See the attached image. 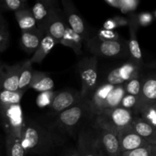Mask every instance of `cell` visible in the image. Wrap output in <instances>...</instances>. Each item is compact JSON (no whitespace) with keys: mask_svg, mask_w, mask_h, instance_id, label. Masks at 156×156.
Returning a JSON list of instances; mask_svg holds the SVG:
<instances>
[{"mask_svg":"<svg viewBox=\"0 0 156 156\" xmlns=\"http://www.w3.org/2000/svg\"><path fill=\"white\" fill-rule=\"evenodd\" d=\"M59 140L51 129H47L30 119L24 118L20 140L27 154L48 153L59 143Z\"/></svg>","mask_w":156,"mask_h":156,"instance_id":"1","label":"cell"},{"mask_svg":"<svg viewBox=\"0 0 156 156\" xmlns=\"http://www.w3.org/2000/svg\"><path fill=\"white\" fill-rule=\"evenodd\" d=\"M134 117L132 111L119 106L96 116V124L97 126L118 135L120 132L130 127Z\"/></svg>","mask_w":156,"mask_h":156,"instance_id":"2","label":"cell"},{"mask_svg":"<svg viewBox=\"0 0 156 156\" xmlns=\"http://www.w3.org/2000/svg\"><path fill=\"white\" fill-rule=\"evenodd\" d=\"M77 69L82 82L81 97L87 100L98 86V56L83 58Z\"/></svg>","mask_w":156,"mask_h":156,"instance_id":"3","label":"cell"},{"mask_svg":"<svg viewBox=\"0 0 156 156\" xmlns=\"http://www.w3.org/2000/svg\"><path fill=\"white\" fill-rule=\"evenodd\" d=\"M89 113H91V111L88 101L82 99L71 108L57 114L54 124L57 129L70 132L75 129L83 120L85 115Z\"/></svg>","mask_w":156,"mask_h":156,"instance_id":"4","label":"cell"},{"mask_svg":"<svg viewBox=\"0 0 156 156\" xmlns=\"http://www.w3.org/2000/svg\"><path fill=\"white\" fill-rule=\"evenodd\" d=\"M0 116L5 133L15 138H21L24 116L20 104L0 107Z\"/></svg>","mask_w":156,"mask_h":156,"instance_id":"5","label":"cell"},{"mask_svg":"<svg viewBox=\"0 0 156 156\" xmlns=\"http://www.w3.org/2000/svg\"><path fill=\"white\" fill-rule=\"evenodd\" d=\"M87 48L95 56L115 57L120 55L123 45L120 41H105L97 36L91 37L86 40Z\"/></svg>","mask_w":156,"mask_h":156,"instance_id":"6","label":"cell"},{"mask_svg":"<svg viewBox=\"0 0 156 156\" xmlns=\"http://www.w3.org/2000/svg\"><path fill=\"white\" fill-rule=\"evenodd\" d=\"M61 2L63 9L62 13L69 27L83 40L88 39L86 24L79 15L73 0H61Z\"/></svg>","mask_w":156,"mask_h":156,"instance_id":"7","label":"cell"},{"mask_svg":"<svg viewBox=\"0 0 156 156\" xmlns=\"http://www.w3.org/2000/svg\"><path fill=\"white\" fill-rule=\"evenodd\" d=\"M96 140L99 148L103 149L108 156L121 155L120 142L117 133L98 126V136Z\"/></svg>","mask_w":156,"mask_h":156,"instance_id":"8","label":"cell"},{"mask_svg":"<svg viewBox=\"0 0 156 156\" xmlns=\"http://www.w3.org/2000/svg\"><path fill=\"white\" fill-rule=\"evenodd\" d=\"M82 100L80 92L73 90H64L55 94L49 106L53 112L57 114L71 108Z\"/></svg>","mask_w":156,"mask_h":156,"instance_id":"9","label":"cell"},{"mask_svg":"<svg viewBox=\"0 0 156 156\" xmlns=\"http://www.w3.org/2000/svg\"><path fill=\"white\" fill-rule=\"evenodd\" d=\"M67 23L63 13L59 8H56L46 25L44 33L48 34L59 44L65 34Z\"/></svg>","mask_w":156,"mask_h":156,"instance_id":"10","label":"cell"},{"mask_svg":"<svg viewBox=\"0 0 156 156\" xmlns=\"http://www.w3.org/2000/svg\"><path fill=\"white\" fill-rule=\"evenodd\" d=\"M56 8H57V6L51 3L43 0H36L32 9H30L32 15L37 22L38 30L43 33H44L46 25Z\"/></svg>","mask_w":156,"mask_h":156,"instance_id":"11","label":"cell"},{"mask_svg":"<svg viewBox=\"0 0 156 156\" xmlns=\"http://www.w3.org/2000/svg\"><path fill=\"white\" fill-rule=\"evenodd\" d=\"M118 138L121 152H129L151 145L140 136L131 126L118 133Z\"/></svg>","mask_w":156,"mask_h":156,"instance_id":"12","label":"cell"},{"mask_svg":"<svg viewBox=\"0 0 156 156\" xmlns=\"http://www.w3.org/2000/svg\"><path fill=\"white\" fill-rule=\"evenodd\" d=\"M128 19H129V40L128 43V50H129V55H130L133 62L141 66L143 64V56H142L140 44L136 38V30L139 26L136 22L133 14H131Z\"/></svg>","mask_w":156,"mask_h":156,"instance_id":"13","label":"cell"},{"mask_svg":"<svg viewBox=\"0 0 156 156\" xmlns=\"http://www.w3.org/2000/svg\"><path fill=\"white\" fill-rule=\"evenodd\" d=\"M78 152L80 156H99L100 148L96 138L90 133L82 132L78 140Z\"/></svg>","mask_w":156,"mask_h":156,"instance_id":"14","label":"cell"},{"mask_svg":"<svg viewBox=\"0 0 156 156\" xmlns=\"http://www.w3.org/2000/svg\"><path fill=\"white\" fill-rule=\"evenodd\" d=\"M23 62L12 66L5 67V74L0 85V91L6 90L10 91H17L18 88L19 76L22 68Z\"/></svg>","mask_w":156,"mask_h":156,"instance_id":"15","label":"cell"},{"mask_svg":"<svg viewBox=\"0 0 156 156\" xmlns=\"http://www.w3.org/2000/svg\"><path fill=\"white\" fill-rule=\"evenodd\" d=\"M131 128L149 144L156 146V128L152 125L140 117H135L131 124Z\"/></svg>","mask_w":156,"mask_h":156,"instance_id":"16","label":"cell"},{"mask_svg":"<svg viewBox=\"0 0 156 156\" xmlns=\"http://www.w3.org/2000/svg\"><path fill=\"white\" fill-rule=\"evenodd\" d=\"M155 100L156 79L155 76H149V77L143 79L141 91H140V94L139 96L138 105L155 104Z\"/></svg>","mask_w":156,"mask_h":156,"instance_id":"17","label":"cell"},{"mask_svg":"<svg viewBox=\"0 0 156 156\" xmlns=\"http://www.w3.org/2000/svg\"><path fill=\"white\" fill-rule=\"evenodd\" d=\"M15 16L21 32L38 30L36 21L27 5L15 12Z\"/></svg>","mask_w":156,"mask_h":156,"instance_id":"18","label":"cell"},{"mask_svg":"<svg viewBox=\"0 0 156 156\" xmlns=\"http://www.w3.org/2000/svg\"><path fill=\"white\" fill-rule=\"evenodd\" d=\"M44 33L41 30L21 32V45L23 50L27 53H34L41 44Z\"/></svg>","mask_w":156,"mask_h":156,"instance_id":"19","label":"cell"},{"mask_svg":"<svg viewBox=\"0 0 156 156\" xmlns=\"http://www.w3.org/2000/svg\"><path fill=\"white\" fill-rule=\"evenodd\" d=\"M57 44V41H55L53 38H52L47 34H44L42 39H41L39 47L37 49L36 51L34 53L33 56L29 59V61L32 64L41 63L44 60V58L47 56V54L53 50L55 45H56Z\"/></svg>","mask_w":156,"mask_h":156,"instance_id":"20","label":"cell"},{"mask_svg":"<svg viewBox=\"0 0 156 156\" xmlns=\"http://www.w3.org/2000/svg\"><path fill=\"white\" fill-rule=\"evenodd\" d=\"M125 94L126 93H125L123 85L114 86V88L108 93L107 97L105 98V101H104L103 104L101 107L100 114H99L105 112V111H109V110L120 106V101H121L122 98Z\"/></svg>","mask_w":156,"mask_h":156,"instance_id":"21","label":"cell"},{"mask_svg":"<svg viewBox=\"0 0 156 156\" xmlns=\"http://www.w3.org/2000/svg\"><path fill=\"white\" fill-rule=\"evenodd\" d=\"M54 88V82L46 73L34 72L29 88L38 92L51 91Z\"/></svg>","mask_w":156,"mask_h":156,"instance_id":"22","label":"cell"},{"mask_svg":"<svg viewBox=\"0 0 156 156\" xmlns=\"http://www.w3.org/2000/svg\"><path fill=\"white\" fill-rule=\"evenodd\" d=\"M133 114L156 128V103L138 105Z\"/></svg>","mask_w":156,"mask_h":156,"instance_id":"23","label":"cell"},{"mask_svg":"<svg viewBox=\"0 0 156 156\" xmlns=\"http://www.w3.org/2000/svg\"><path fill=\"white\" fill-rule=\"evenodd\" d=\"M82 42H83V39L67 25L65 34L59 44L66 47H70L76 54L80 55L82 53Z\"/></svg>","mask_w":156,"mask_h":156,"instance_id":"24","label":"cell"},{"mask_svg":"<svg viewBox=\"0 0 156 156\" xmlns=\"http://www.w3.org/2000/svg\"><path fill=\"white\" fill-rule=\"evenodd\" d=\"M34 73V71L32 68L31 62L29 60L23 62L22 68L19 76V81H18V91L24 94L28 89L33 79Z\"/></svg>","mask_w":156,"mask_h":156,"instance_id":"25","label":"cell"},{"mask_svg":"<svg viewBox=\"0 0 156 156\" xmlns=\"http://www.w3.org/2000/svg\"><path fill=\"white\" fill-rule=\"evenodd\" d=\"M6 150L7 156H26V152L20 139L6 134Z\"/></svg>","mask_w":156,"mask_h":156,"instance_id":"26","label":"cell"},{"mask_svg":"<svg viewBox=\"0 0 156 156\" xmlns=\"http://www.w3.org/2000/svg\"><path fill=\"white\" fill-rule=\"evenodd\" d=\"M23 93L20 91H10L6 90L0 91V107L19 105Z\"/></svg>","mask_w":156,"mask_h":156,"instance_id":"27","label":"cell"},{"mask_svg":"<svg viewBox=\"0 0 156 156\" xmlns=\"http://www.w3.org/2000/svg\"><path fill=\"white\" fill-rule=\"evenodd\" d=\"M140 66L133 61L123 64L121 66L118 67L120 76L123 79L125 82L133 78L140 76Z\"/></svg>","mask_w":156,"mask_h":156,"instance_id":"28","label":"cell"},{"mask_svg":"<svg viewBox=\"0 0 156 156\" xmlns=\"http://www.w3.org/2000/svg\"><path fill=\"white\" fill-rule=\"evenodd\" d=\"M143 79H142L140 76H138V77L131 79L124 82L123 84V86L124 88L125 93L139 97L140 94V91H141Z\"/></svg>","mask_w":156,"mask_h":156,"instance_id":"29","label":"cell"},{"mask_svg":"<svg viewBox=\"0 0 156 156\" xmlns=\"http://www.w3.org/2000/svg\"><path fill=\"white\" fill-rule=\"evenodd\" d=\"M120 156H156V146L149 145L129 152H122Z\"/></svg>","mask_w":156,"mask_h":156,"instance_id":"30","label":"cell"},{"mask_svg":"<svg viewBox=\"0 0 156 156\" xmlns=\"http://www.w3.org/2000/svg\"><path fill=\"white\" fill-rule=\"evenodd\" d=\"M25 6H27V3H24L21 0H0V9L15 12Z\"/></svg>","mask_w":156,"mask_h":156,"instance_id":"31","label":"cell"},{"mask_svg":"<svg viewBox=\"0 0 156 156\" xmlns=\"http://www.w3.org/2000/svg\"><path fill=\"white\" fill-rule=\"evenodd\" d=\"M139 103V97L132 95V94H125L120 101V107L131 111L133 113L134 110L136 108Z\"/></svg>","mask_w":156,"mask_h":156,"instance_id":"32","label":"cell"},{"mask_svg":"<svg viewBox=\"0 0 156 156\" xmlns=\"http://www.w3.org/2000/svg\"><path fill=\"white\" fill-rule=\"evenodd\" d=\"M106 80L107 83L109 84V85H114V86L123 85L125 82L123 79L121 78V76H120L118 67L112 69L108 73Z\"/></svg>","mask_w":156,"mask_h":156,"instance_id":"33","label":"cell"},{"mask_svg":"<svg viewBox=\"0 0 156 156\" xmlns=\"http://www.w3.org/2000/svg\"><path fill=\"white\" fill-rule=\"evenodd\" d=\"M135 21L138 26H146L152 22L155 16L150 12H143L138 15H133Z\"/></svg>","mask_w":156,"mask_h":156,"instance_id":"34","label":"cell"},{"mask_svg":"<svg viewBox=\"0 0 156 156\" xmlns=\"http://www.w3.org/2000/svg\"><path fill=\"white\" fill-rule=\"evenodd\" d=\"M120 8L123 13H129L133 12L137 8L139 5V0H118Z\"/></svg>","mask_w":156,"mask_h":156,"instance_id":"35","label":"cell"},{"mask_svg":"<svg viewBox=\"0 0 156 156\" xmlns=\"http://www.w3.org/2000/svg\"><path fill=\"white\" fill-rule=\"evenodd\" d=\"M55 94H56V92H53L52 91L41 92L37 99V104L38 106L41 107V108H44L47 105H50Z\"/></svg>","mask_w":156,"mask_h":156,"instance_id":"36","label":"cell"},{"mask_svg":"<svg viewBox=\"0 0 156 156\" xmlns=\"http://www.w3.org/2000/svg\"><path fill=\"white\" fill-rule=\"evenodd\" d=\"M9 32L7 27L0 28V52L5 50L9 46Z\"/></svg>","mask_w":156,"mask_h":156,"instance_id":"37","label":"cell"},{"mask_svg":"<svg viewBox=\"0 0 156 156\" xmlns=\"http://www.w3.org/2000/svg\"><path fill=\"white\" fill-rule=\"evenodd\" d=\"M98 37L105 41H118L119 36L117 32L112 30H100L98 31Z\"/></svg>","mask_w":156,"mask_h":156,"instance_id":"38","label":"cell"},{"mask_svg":"<svg viewBox=\"0 0 156 156\" xmlns=\"http://www.w3.org/2000/svg\"><path fill=\"white\" fill-rule=\"evenodd\" d=\"M120 27L118 22L117 21L115 18H110V19H108L104 24V28L105 30H114V29L117 28V27Z\"/></svg>","mask_w":156,"mask_h":156,"instance_id":"39","label":"cell"},{"mask_svg":"<svg viewBox=\"0 0 156 156\" xmlns=\"http://www.w3.org/2000/svg\"><path fill=\"white\" fill-rule=\"evenodd\" d=\"M105 1L106 2L108 5L112 6V7L117 8V9H119V8H120L118 0H105Z\"/></svg>","mask_w":156,"mask_h":156,"instance_id":"40","label":"cell"},{"mask_svg":"<svg viewBox=\"0 0 156 156\" xmlns=\"http://www.w3.org/2000/svg\"><path fill=\"white\" fill-rule=\"evenodd\" d=\"M5 27H7V24H6L5 20L4 19V18L2 15L1 12H0V28H2Z\"/></svg>","mask_w":156,"mask_h":156,"instance_id":"41","label":"cell"},{"mask_svg":"<svg viewBox=\"0 0 156 156\" xmlns=\"http://www.w3.org/2000/svg\"><path fill=\"white\" fill-rule=\"evenodd\" d=\"M4 74H5V67L2 66L0 65V85H1L3 77H4Z\"/></svg>","mask_w":156,"mask_h":156,"instance_id":"42","label":"cell"},{"mask_svg":"<svg viewBox=\"0 0 156 156\" xmlns=\"http://www.w3.org/2000/svg\"><path fill=\"white\" fill-rule=\"evenodd\" d=\"M43 1L47 2H49V3H51V4L55 5H56V3H57V0H43Z\"/></svg>","mask_w":156,"mask_h":156,"instance_id":"43","label":"cell"},{"mask_svg":"<svg viewBox=\"0 0 156 156\" xmlns=\"http://www.w3.org/2000/svg\"><path fill=\"white\" fill-rule=\"evenodd\" d=\"M70 156H80L79 155V152H76V153H73V154H72Z\"/></svg>","mask_w":156,"mask_h":156,"instance_id":"44","label":"cell"},{"mask_svg":"<svg viewBox=\"0 0 156 156\" xmlns=\"http://www.w3.org/2000/svg\"><path fill=\"white\" fill-rule=\"evenodd\" d=\"M21 1L23 2H24V3H27V0H21Z\"/></svg>","mask_w":156,"mask_h":156,"instance_id":"45","label":"cell"},{"mask_svg":"<svg viewBox=\"0 0 156 156\" xmlns=\"http://www.w3.org/2000/svg\"><path fill=\"white\" fill-rule=\"evenodd\" d=\"M99 156H101V149H100V155ZM102 156H104V155H102Z\"/></svg>","mask_w":156,"mask_h":156,"instance_id":"46","label":"cell"}]
</instances>
